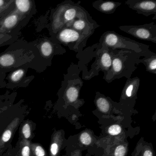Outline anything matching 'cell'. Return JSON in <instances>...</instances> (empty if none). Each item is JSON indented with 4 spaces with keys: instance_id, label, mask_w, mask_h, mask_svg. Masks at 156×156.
I'll list each match as a JSON object with an SVG mask.
<instances>
[{
    "instance_id": "cell-5",
    "label": "cell",
    "mask_w": 156,
    "mask_h": 156,
    "mask_svg": "<svg viewBox=\"0 0 156 156\" xmlns=\"http://www.w3.org/2000/svg\"><path fill=\"white\" fill-rule=\"evenodd\" d=\"M56 34L57 39L61 43L77 53L83 51L90 37L69 28H63Z\"/></svg>"
},
{
    "instance_id": "cell-10",
    "label": "cell",
    "mask_w": 156,
    "mask_h": 156,
    "mask_svg": "<svg viewBox=\"0 0 156 156\" xmlns=\"http://www.w3.org/2000/svg\"><path fill=\"white\" fill-rule=\"evenodd\" d=\"M121 2L109 1L98 0L92 4L93 8L100 12L107 14H113L116 9L121 5Z\"/></svg>"
},
{
    "instance_id": "cell-20",
    "label": "cell",
    "mask_w": 156,
    "mask_h": 156,
    "mask_svg": "<svg viewBox=\"0 0 156 156\" xmlns=\"http://www.w3.org/2000/svg\"><path fill=\"white\" fill-rule=\"evenodd\" d=\"M15 3L17 9L23 13L29 11L30 8V2L29 0H17Z\"/></svg>"
},
{
    "instance_id": "cell-11",
    "label": "cell",
    "mask_w": 156,
    "mask_h": 156,
    "mask_svg": "<svg viewBox=\"0 0 156 156\" xmlns=\"http://www.w3.org/2000/svg\"><path fill=\"white\" fill-rule=\"evenodd\" d=\"M20 118H16L5 129L0 136V150L4 147L10 141L20 123Z\"/></svg>"
},
{
    "instance_id": "cell-9",
    "label": "cell",
    "mask_w": 156,
    "mask_h": 156,
    "mask_svg": "<svg viewBox=\"0 0 156 156\" xmlns=\"http://www.w3.org/2000/svg\"><path fill=\"white\" fill-rule=\"evenodd\" d=\"M99 27V25L93 19H78L69 23L64 28H71L90 37Z\"/></svg>"
},
{
    "instance_id": "cell-26",
    "label": "cell",
    "mask_w": 156,
    "mask_h": 156,
    "mask_svg": "<svg viewBox=\"0 0 156 156\" xmlns=\"http://www.w3.org/2000/svg\"><path fill=\"white\" fill-rule=\"evenodd\" d=\"M23 74H24V72L23 70L22 69H19L13 72V73L12 74L11 78L13 82H18L23 77Z\"/></svg>"
},
{
    "instance_id": "cell-25",
    "label": "cell",
    "mask_w": 156,
    "mask_h": 156,
    "mask_svg": "<svg viewBox=\"0 0 156 156\" xmlns=\"http://www.w3.org/2000/svg\"><path fill=\"white\" fill-rule=\"evenodd\" d=\"M121 130L122 129L120 126L117 124H115L110 126L108 128V132L109 135L112 136H116L121 133Z\"/></svg>"
},
{
    "instance_id": "cell-3",
    "label": "cell",
    "mask_w": 156,
    "mask_h": 156,
    "mask_svg": "<svg viewBox=\"0 0 156 156\" xmlns=\"http://www.w3.org/2000/svg\"><path fill=\"white\" fill-rule=\"evenodd\" d=\"M78 19H92L88 12L78 3L67 0L58 5L53 14L52 30L56 34L69 23Z\"/></svg>"
},
{
    "instance_id": "cell-4",
    "label": "cell",
    "mask_w": 156,
    "mask_h": 156,
    "mask_svg": "<svg viewBox=\"0 0 156 156\" xmlns=\"http://www.w3.org/2000/svg\"><path fill=\"white\" fill-rule=\"evenodd\" d=\"M94 61L90 65V69L83 73L82 77L85 80H89L98 75L101 71L106 76L111 66V49L102 46L98 47L97 44L92 45Z\"/></svg>"
},
{
    "instance_id": "cell-16",
    "label": "cell",
    "mask_w": 156,
    "mask_h": 156,
    "mask_svg": "<svg viewBox=\"0 0 156 156\" xmlns=\"http://www.w3.org/2000/svg\"><path fill=\"white\" fill-rule=\"evenodd\" d=\"M21 136L23 139L30 140L32 137V125L30 121H26L22 124L20 129Z\"/></svg>"
},
{
    "instance_id": "cell-23",
    "label": "cell",
    "mask_w": 156,
    "mask_h": 156,
    "mask_svg": "<svg viewBox=\"0 0 156 156\" xmlns=\"http://www.w3.org/2000/svg\"><path fill=\"white\" fill-rule=\"evenodd\" d=\"M79 139L81 143L86 146H88L91 144L92 141V138L89 133L84 131L80 135Z\"/></svg>"
},
{
    "instance_id": "cell-1",
    "label": "cell",
    "mask_w": 156,
    "mask_h": 156,
    "mask_svg": "<svg viewBox=\"0 0 156 156\" xmlns=\"http://www.w3.org/2000/svg\"><path fill=\"white\" fill-rule=\"evenodd\" d=\"M111 66L103 79L109 83L115 79L131 78L133 72L137 68L142 56L129 51L111 49Z\"/></svg>"
},
{
    "instance_id": "cell-24",
    "label": "cell",
    "mask_w": 156,
    "mask_h": 156,
    "mask_svg": "<svg viewBox=\"0 0 156 156\" xmlns=\"http://www.w3.org/2000/svg\"><path fill=\"white\" fill-rule=\"evenodd\" d=\"M127 152V147L125 145L118 146L114 150L113 156H126Z\"/></svg>"
},
{
    "instance_id": "cell-7",
    "label": "cell",
    "mask_w": 156,
    "mask_h": 156,
    "mask_svg": "<svg viewBox=\"0 0 156 156\" xmlns=\"http://www.w3.org/2000/svg\"><path fill=\"white\" fill-rule=\"evenodd\" d=\"M140 80L138 77L127 79L121 93L119 105L124 106L133 105L137 98Z\"/></svg>"
},
{
    "instance_id": "cell-18",
    "label": "cell",
    "mask_w": 156,
    "mask_h": 156,
    "mask_svg": "<svg viewBox=\"0 0 156 156\" xmlns=\"http://www.w3.org/2000/svg\"><path fill=\"white\" fill-rule=\"evenodd\" d=\"M31 152L34 156H47L45 149L39 143H31Z\"/></svg>"
},
{
    "instance_id": "cell-14",
    "label": "cell",
    "mask_w": 156,
    "mask_h": 156,
    "mask_svg": "<svg viewBox=\"0 0 156 156\" xmlns=\"http://www.w3.org/2000/svg\"><path fill=\"white\" fill-rule=\"evenodd\" d=\"M140 63H142L146 67V71L151 73L156 74V54L152 52L151 54L141 58Z\"/></svg>"
},
{
    "instance_id": "cell-21",
    "label": "cell",
    "mask_w": 156,
    "mask_h": 156,
    "mask_svg": "<svg viewBox=\"0 0 156 156\" xmlns=\"http://www.w3.org/2000/svg\"><path fill=\"white\" fill-rule=\"evenodd\" d=\"M18 21V17L17 15L15 14L11 15L4 20L3 26L6 29H11L16 25Z\"/></svg>"
},
{
    "instance_id": "cell-27",
    "label": "cell",
    "mask_w": 156,
    "mask_h": 156,
    "mask_svg": "<svg viewBox=\"0 0 156 156\" xmlns=\"http://www.w3.org/2000/svg\"><path fill=\"white\" fill-rule=\"evenodd\" d=\"M4 2H5L3 0H0V7H1L2 5H4Z\"/></svg>"
},
{
    "instance_id": "cell-15",
    "label": "cell",
    "mask_w": 156,
    "mask_h": 156,
    "mask_svg": "<svg viewBox=\"0 0 156 156\" xmlns=\"http://www.w3.org/2000/svg\"><path fill=\"white\" fill-rule=\"evenodd\" d=\"M133 156H154L153 149L146 142H140L137 145Z\"/></svg>"
},
{
    "instance_id": "cell-22",
    "label": "cell",
    "mask_w": 156,
    "mask_h": 156,
    "mask_svg": "<svg viewBox=\"0 0 156 156\" xmlns=\"http://www.w3.org/2000/svg\"><path fill=\"white\" fill-rule=\"evenodd\" d=\"M15 59L11 55L5 54L0 57V65L4 67L11 66L14 64Z\"/></svg>"
},
{
    "instance_id": "cell-2",
    "label": "cell",
    "mask_w": 156,
    "mask_h": 156,
    "mask_svg": "<svg viewBox=\"0 0 156 156\" xmlns=\"http://www.w3.org/2000/svg\"><path fill=\"white\" fill-rule=\"evenodd\" d=\"M98 47H107L112 50H120L129 51L140 55L142 57L152 52L150 50V46L124 37L113 31L104 33L97 43Z\"/></svg>"
},
{
    "instance_id": "cell-13",
    "label": "cell",
    "mask_w": 156,
    "mask_h": 156,
    "mask_svg": "<svg viewBox=\"0 0 156 156\" xmlns=\"http://www.w3.org/2000/svg\"><path fill=\"white\" fill-rule=\"evenodd\" d=\"M95 103L98 110L104 113L109 112L112 105V100L99 92H97L95 98Z\"/></svg>"
},
{
    "instance_id": "cell-8",
    "label": "cell",
    "mask_w": 156,
    "mask_h": 156,
    "mask_svg": "<svg viewBox=\"0 0 156 156\" xmlns=\"http://www.w3.org/2000/svg\"><path fill=\"white\" fill-rule=\"evenodd\" d=\"M125 3L129 9L136 11L138 14L146 17L154 15L153 20H156V0H128Z\"/></svg>"
},
{
    "instance_id": "cell-17",
    "label": "cell",
    "mask_w": 156,
    "mask_h": 156,
    "mask_svg": "<svg viewBox=\"0 0 156 156\" xmlns=\"http://www.w3.org/2000/svg\"><path fill=\"white\" fill-rule=\"evenodd\" d=\"M20 150L19 156H31V142L30 140L22 139L20 143Z\"/></svg>"
},
{
    "instance_id": "cell-12",
    "label": "cell",
    "mask_w": 156,
    "mask_h": 156,
    "mask_svg": "<svg viewBox=\"0 0 156 156\" xmlns=\"http://www.w3.org/2000/svg\"><path fill=\"white\" fill-rule=\"evenodd\" d=\"M63 137L61 131L54 133L50 147V156H59L62 144Z\"/></svg>"
},
{
    "instance_id": "cell-6",
    "label": "cell",
    "mask_w": 156,
    "mask_h": 156,
    "mask_svg": "<svg viewBox=\"0 0 156 156\" xmlns=\"http://www.w3.org/2000/svg\"><path fill=\"white\" fill-rule=\"evenodd\" d=\"M119 30L139 40L156 44V24L154 22L140 25H125Z\"/></svg>"
},
{
    "instance_id": "cell-19",
    "label": "cell",
    "mask_w": 156,
    "mask_h": 156,
    "mask_svg": "<svg viewBox=\"0 0 156 156\" xmlns=\"http://www.w3.org/2000/svg\"><path fill=\"white\" fill-rule=\"evenodd\" d=\"M42 53L45 57H50L53 54L54 47L52 44L49 41H45L41 46Z\"/></svg>"
}]
</instances>
